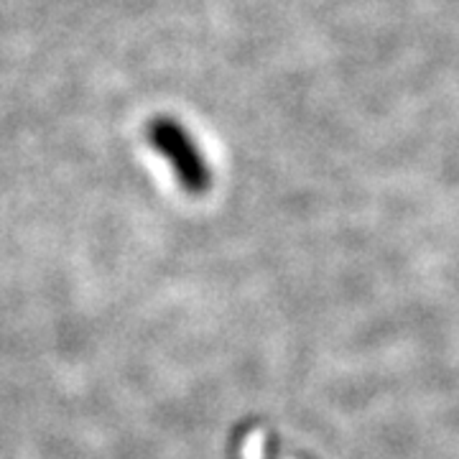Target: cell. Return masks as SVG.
I'll list each match as a JSON object with an SVG mask.
<instances>
[{"mask_svg":"<svg viewBox=\"0 0 459 459\" xmlns=\"http://www.w3.org/2000/svg\"><path fill=\"white\" fill-rule=\"evenodd\" d=\"M148 143L164 156L171 171L177 174L181 189L189 195H204L212 184L210 166L192 135L171 117H156L148 123Z\"/></svg>","mask_w":459,"mask_h":459,"instance_id":"1","label":"cell"}]
</instances>
